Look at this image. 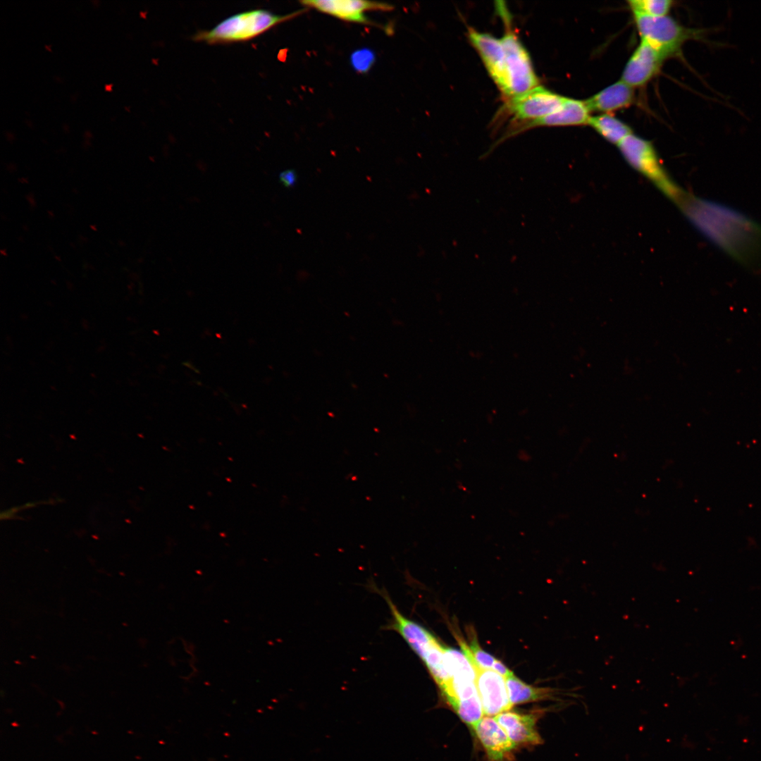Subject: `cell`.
Instances as JSON below:
<instances>
[{
	"instance_id": "12",
	"label": "cell",
	"mask_w": 761,
	"mask_h": 761,
	"mask_svg": "<svg viewBox=\"0 0 761 761\" xmlns=\"http://www.w3.org/2000/svg\"><path fill=\"white\" fill-rule=\"evenodd\" d=\"M537 717L536 714L509 710L496 715L495 719L516 745H535L542 743L536 726Z\"/></svg>"
},
{
	"instance_id": "6",
	"label": "cell",
	"mask_w": 761,
	"mask_h": 761,
	"mask_svg": "<svg viewBox=\"0 0 761 761\" xmlns=\"http://www.w3.org/2000/svg\"><path fill=\"white\" fill-rule=\"evenodd\" d=\"M564 99L565 97L539 85L524 94L508 99L507 109L522 127L555 113Z\"/></svg>"
},
{
	"instance_id": "19",
	"label": "cell",
	"mask_w": 761,
	"mask_h": 761,
	"mask_svg": "<svg viewBox=\"0 0 761 761\" xmlns=\"http://www.w3.org/2000/svg\"><path fill=\"white\" fill-rule=\"evenodd\" d=\"M376 56L374 52L368 49L363 48L355 50L350 56V62L353 68L359 73H367L375 62Z\"/></svg>"
},
{
	"instance_id": "9",
	"label": "cell",
	"mask_w": 761,
	"mask_h": 761,
	"mask_svg": "<svg viewBox=\"0 0 761 761\" xmlns=\"http://www.w3.org/2000/svg\"><path fill=\"white\" fill-rule=\"evenodd\" d=\"M476 672V685L485 716H496L509 711L512 705L505 677L491 669H482L471 662Z\"/></svg>"
},
{
	"instance_id": "15",
	"label": "cell",
	"mask_w": 761,
	"mask_h": 761,
	"mask_svg": "<svg viewBox=\"0 0 761 761\" xmlns=\"http://www.w3.org/2000/svg\"><path fill=\"white\" fill-rule=\"evenodd\" d=\"M588 125L609 142L618 145L631 135V128L611 113L590 116Z\"/></svg>"
},
{
	"instance_id": "1",
	"label": "cell",
	"mask_w": 761,
	"mask_h": 761,
	"mask_svg": "<svg viewBox=\"0 0 761 761\" xmlns=\"http://www.w3.org/2000/svg\"><path fill=\"white\" fill-rule=\"evenodd\" d=\"M679 206L704 237L738 264H761V224L728 205L689 194Z\"/></svg>"
},
{
	"instance_id": "24",
	"label": "cell",
	"mask_w": 761,
	"mask_h": 761,
	"mask_svg": "<svg viewBox=\"0 0 761 761\" xmlns=\"http://www.w3.org/2000/svg\"><path fill=\"white\" fill-rule=\"evenodd\" d=\"M63 128L65 129V130H66V129H67V126H66V125L63 124Z\"/></svg>"
},
{
	"instance_id": "8",
	"label": "cell",
	"mask_w": 761,
	"mask_h": 761,
	"mask_svg": "<svg viewBox=\"0 0 761 761\" xmlns=\"http://www.w3.org/2000/svg\"><path fill=\"white\" fill-rule=\"evenodd\" d=\"M468 37L478 52L485 68L502 94L506 97L507 84L505 55L502 42L490 34L468 28Z\"/></svg>"
},
{
	"instance_id": "11",
	"label": "cell",
	"mask_w": 761,
	"mask_h": 761,
	"mask_svg": "<svg viewBox=\"0 0 761 761\" xmlns=\"http://www.w3.org/2000/svg\"><path fill=\"white\" fill-rule=\"evenodd\" d=\"M472 728L490 761H507L512 757L516 745L495 717H483Z\"/></svg>"
},
{
	"instance_id": "4",
	"label": "cell",
	"mask_w": 761,
	"mask_h": 761,
	"mask_svg": "<svg viewBox=\"0 0 761 761\" xmlns=\"http://www.w3.org/2000/svg\"><path fill=\"white\" fill-rule=\"evenodd\" d=\"M637 30L643 39L660 51L667 58L681 56L682 46L688 40H702L711 44L706 36L711 30L684 27L673 18L633 14Z\"/></svg>"
},
{
	"instance_id": "21",
	"label": "cell",
	"mask_w": 761,
	"mask_h": 761,
	"mask_svg": "<svg viewBox=\"0 0 761 761\" xmlns=\"http://www.w3.org/2000/svg\"><path fill=\"white\" fill-rule=\"evenodd\" d=\"M491 669L495 671L505 678L509 675L513 674V672L509 670L502 662H501L497 659L495 661Z\"/></svg>"
},
{
	"instance_id": "23",
	"label": "cell",
	"mask_w": 761,
	"mask_h": 761,
	"mask_svg": "<svg viewBox=\"0 0 761 761\" xmlns=\"http://www.w3.org/2000/svg\"><path fill=\"white\" fill-rule=\"evenodd\" d=\"M92 2L94 3V5H96V6H97V1H96V0H94V1H92Z\"/></svg>"
},
{
	"instance_id": "17",
	"label": "cell",
	"mask_w": 761,
	"mask_h": 761,
	"mask_svg": "<svg viewBox=\"0 0 761 761\" xmlns=\"http://www.w3.org/2000/svg\"><path fill=\"white\" fill-rule=\"evenodd\" d=\"M627 3L633 14L658 17L667 16L674 2L670 0H630Z\"/></svg>"
},
{
	"instance_id": "16",
	"label": "cell",
	"mask_w": 761,
	"mask_h": 761,
	"mask_svg": "<svg viewBox=\"0 0 761 761\" xmlns=\"http://www.w3.org/2000/svg\"><path fill=\"white\" fill-rule=\"evenodd\" d=\"M507 693L512 705L533 702L550 698L553 690L536 688L521 681L514 674L505 678Z\"/></svg>"
},
{
	"instance_id": "7",
	"label": "cell",
	"mask_w": 761,
	"mask_h": 761,
	"mask_svg": "<svg viewBox=\"0 0 761 761\" xmlns=\"http://www.w3.org/2000/svg\"><path fill=\"white\" fill-rule=\"evenodd\" d=\"M300 3L342 20L365 25H375L366 16V12L394 9L393 5L388 3L364 0H304Z\"/></svg>"
},
{
	"instance_id": "2",
	"label": "cell",
	"mask_w": 761,
	"mask_h": 761,
	"mask_svg": "<svg viewBox=\"0 0 761 761\" xmlns=\"http://www.w3.org/2000/svg\"><path fill=\"white\" fill-rule=\"evenodd\" d=\"M306 10L302 8L285 15L265 9L245 11L224 19L210 30L198 32L193 39L210 44L247 41L301 15Z\"/></svg>"
},
{
	"instance_id": "22",
	"label": "cell",
	"mask_w": 761,
	"mask_h": 761,
	"mask_svg": "<svg viewBox=\"0 0 761 761\" xmlns=\"http://www.w3.org/2000/svg\"><path fill=\"white\" fill-rule=\"evenodd\" d=\"M111 84H109V85H105V89H106V90L110 91V90H111Z\"/></svg>"
},
{
	"instance_id": "13",
	"label": "cell",
	"mask_w": 761,
	"mask_h": 761,
	"mask_svg": "<svg viewBox=\"0 0 761 761\" xmlns=\"http://www.w3.org/2000/svg\"><path fill=\"white\" fill-rule=\"evenodd\" d=\"M590 111L584 101L565 97L562 106L555 113L543 119L528 123L520 128L516 134L539 126L561 127L588 125Z\"/></svg>"
},
{
	"instance_id": "18",
	"label": "cell",
	"mask_w": 761,
	"mask_h": 761,
	"mask_svg": "<svg viewBox=\"0 0 761 761\" xmlns=\"http://www.w3.org/2000/svg\"><path fill=\"white\" fill-rule=\"evenodd\" d=\"M460 646L463 652L468 659L482 669H492L496 659L485 652L478 645L477 641L472 639L470 645H467L463 641H459Z\"/></svg>"
},
{
	"instance_id": "10",
	"label": "cell",
	"mask_w": 761,
	"mask_h": 761,
	"mask_svg": "<svg viewBox=\"0 0 761 761\" xmlns=\"http://www.w3.org/2000/svg\"><path fill=\"white\" fill-rule=\"evenodd\" d=\"M665 59L660 51L641 39L624 68L621 80L633 88L643 87L658 73Z\"/></svg>"
},
{
	"instance_id": "3",
	"label": "cell",
	"mask_w": 761,
	"mask_h": 761,
	"mask_svg": "<svg viewBox=\"0 0 761 761\" xmlns=\"http://www.w3.org/2000/svg\"><path fill=\"white\" fill-rule=\"evenodd\" d=\"M617 147L627 163L672 201L679 205L687 196L670 177L650 141L632 133Z\"/></svg>"
},
{
	"instance_id": "5",
	"label": "cell",
	"mask_w": 761,
	"mask_h": 761,
	"mask_svg": "<svg viewBox=\"0 0 761 761\" xmlns=\"http://www.w3.org/2000/svg\"><path fill=\"white\" fill-rule=\"evenodd\" d=\"M503 18L505 32L501 38L505 55L507 99L521 96L539 86L530 56L518 35L512 29L510 16L505 5H497Z\"/></svg>"
},
{
	"instance_id": "14",
	"label": "cell",
	"mask_w": 761,
	"mask_h": 761,
	"mask_svg": "<svg viewBox=\"0 0 761 761\" xmlns=\"http://www.w3.org/2000/svg\"><path fill=\"white\" fill-rule=\"evenodd\" d=\"M634 100V88L620 80L584 101L590 112L611 113L629 107Z\"/></svg>"
},
{
	"instance_id": "20",
	"label": "cell",
	"mask_w": 761,
	"mask_h": 761,
	"mask_svg": "<svg viewBox=\"0 0 761 761\" xmlns=\"http://www.w3.org/2000/svg\"><path fill=\"white\" fill-rule=\"evenodd\" d=\"M297 173L292 169H286L279 174V180L283 186L290 188L295 185L297 182Z\"/></svg>"
}]
</instances>
